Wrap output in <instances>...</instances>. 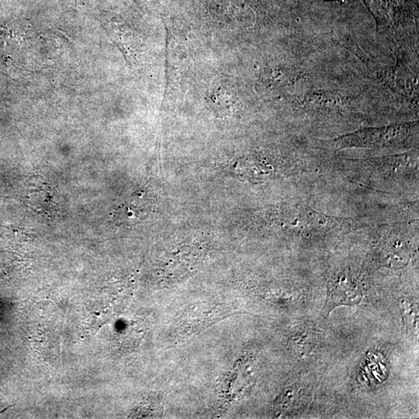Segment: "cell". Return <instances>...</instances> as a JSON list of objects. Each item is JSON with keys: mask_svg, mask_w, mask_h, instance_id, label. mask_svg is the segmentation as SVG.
Wrapping results in <instances>:
<instances>
[{"mask_svg": "<svg viewBox=\"0 0 419 419\" xmlns=\"http://www.w3.org/2000/svg\"><path fill=\"white\" fill-rule=\"evenodd\" d=\"M290 227L299 232H325L341 227L342 220L320 214L305 206H297L288 213Z\"/></svg>", "mask_w": 419, "mask_h": 419, "instance_id": "cell-1", "label": "cell"}, {"mask_svg": "<svg viewBox=\"0 0 419 419\" xmlns=\"http://www.w3.org/2000/svg\"><path fill=\"white\" fill-rule=\"evenodd\" d=\"M404 130L398 127H390L383 129H373L356 133L353 135L341 137L339 143L346 146H370L386 144L397 139V133Z\"/></svg>", "mask_w": 419, "mask_h": 419, "instance_id": "cell-2", "label": "cell"}, {"mask_svg": "<svg viewBox=\"0 0 419 419\" xmlns=\"http://www.w3.org/2000/svg\"><path fill=\"white\" fill-rule=\"evenodd\" d=\"M361 298V291L348 278L342 276L335 283L332 298L335 305H356Z\"/></svg>", "mask_w": 419, "mask_h": 419, "instance_id": "cell-3", "label": "cell"}]
</instances>
